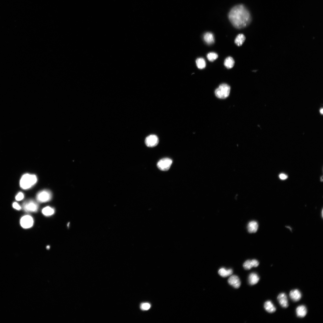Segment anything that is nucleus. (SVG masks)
Wrapping results in <instances>:
<instances>
[{
	"mask_svg": "<svg viewBox=\"0 0 323 323\" xmlns=\"http://www.w3.org/2000/svg\"><path fill=\"white\" fill-rule=\"evenodd\" d=\"M228 17L232 25L238 29L247 26L251 20L249 11L243 5H238L232 8L229 13Z\"/></svg>",
	"mask_w": 323,
	"mask_h": 323,
	"instance_id": "obj_1",
	"label": "nucleus"
},
{
	"mask_svg": "<svg viewBox=\"0 0 323 323\" xmlns=\"http://www.w3.org/2000/svg\"><path fill=\"white\" fill-rule=\"evenodd\" d=\"M37 181L35 175L29 174L23 175L20 181V187L24 189H29L33 186Z\"/></svg>",
	"mask_w": 323,
	"mask_h": 323,
	"instance_id": "obj_2",
	"label": "nucleus"
},
{
	"mask_svg": "<svg viewBox=\"0 0 323 323\" xmlns=\"http://www.w3.org/2000/svg\"><path fill=\"white\" fill-rule=\"evenodd\" d=\"M230 90V87L228 84L222 83L216 90L215 94L219 99H226L229 96Z\"/></svg>",
	"mask_w": 323,
	"mask_h": 323,
	"instance_id": "obj_3",
	"label": "nucleus"
},
{
	"mask_svg": "<svg viewBox=\"0 0 323 323\" xmlns=\"http://www.w3.org/2000/svg\"><path fill=\"white\" fill-rule=\"evenodd\" d=\"M24 211L27 213H35L38 211L39 205L35 201L30 200L25 201L23 205Z\"/></svg>",
	"mask_w": 323,
	"mask_h": 323,
	"instance_id": "obj_4",
	"label": "nucleus"
},
{
	"mask_svg": "<svg viewBox=\"0 0 323 323\" xmlns=\"http://www.w3.org/2000/svg\"><path fill=\"white\" fill-rule=\"evenodd\" d=\"M51 192L48 190H44L38 193L36 196L37 201L40 203H45L50 201L52 199Z\"/></svg>",
	"mask_w": 323,
	"mask_h": 323,
	"instance_id": "obj_5",
	"label": "nucleus"
},
{
	"mask_svg": "<svg viewBox=\"0 0 323 323\" xmlns=\"http://www.w3.org/2000/svg\"><path fill=\"white\" fill-rule=\"evenodd\" d=\"M20 223L22 228L25 229H29L32 228L33 225L34 219L30 215H25L20 219Z\"/></svg>",
	"mask_w": 323,
	"mask_h": 323,
	"instance_id": "obj_6",
	"label": "nucleus"
},
{
	"mask_svg": "<svg viewBox=\"0 0 323 323\" xmlns=\"http://www.w3.org/2000/svg\"><path fill=\"white\" fill-rule=\"evenodd\" d=\"M172 163V161L170 159L164 158L158 162L157 166L161 171H167L170 169Z\"/></svg>",
	"mask_w": 323,
	"mask_h": 323,
	"instance_id": "obj_7",
	"label": "nucleus"
},
{
	"mask_svg": "<svg viewBox=\"0 0 323 323\" xmlns=\"http://www.w3.org/2000/svg\"><path fill=\"white\" fill-rule=\"evenodd\" d=\"M159 139L158 136L155 135H151L148 136L146 139L145 142L146 145L149 147H153L156 146L159 143Z\"/></svg>",
	"mask_w": 323,
	"mask_h": 323,
	"instance_id": "obj_8",
	"label": "nucleus"
},
{
	"mask_svg": "<svg viewBox=\"0 0 323 323\" xmlns=\"http://www.w3.org/2000/svg\"><path fill=\"white\" fill-rule=\"evenodd\" d=\"M229 283L236 288H239L241 285L240 279L237 276L233 275L231 276L228 280Z\"/></svg>",
	"mask_w": 323,
	"mask_h": 323,
	"instance_id": "obj_9",
	"label": "nucleus"
},
{
	"mask_svg": "<svg viewBox=\"0 0 323 323\" xmlns=\"http://www.w3.org/2000/svg\"><path fill=\"white\" fill-rule=\"evenodd\" d=\"M278 300L281 306L285 308L288 306V301L286 295L284 293L279 294L278 296Z\"/></svg>",
	"mask_w": 323,
	"mask_h": 323,
	"instance_id": "obj_10",
	"label": "nucleus"
},
{
	"mask_svg": "<svg viewBox=\"0 0 323 323\" xmlns=\"http://www.w3.org/2000/svg\"><path fill=\"white\" fill-rule=\"evenodd\" d=\"M259 264V262L256 259L247 260L243 264L244 268L246 270L250 269L252 267H257Z\"/></svg>",
	"mask_w": 323,
	"mask_h": 323,
	"instance_id": "obj_11",
	"label": "nucleus"
},
{
	"mask_svg": "<svg viewBox=\"0 0 323 323\" xmlns=\"http://www.w3.org/2000/svg\"><path fill=\"white\" fill-rule=\"evenodd\" d=\"M290 297L291 299L294 302L299 301L302 297L300 292L298 289L292 290L290 293Z\"/></svg>",
	"mask_w": 323,
	"mask_h": 323,
	"instance_id": "obj_12",
	"label": "nucleus"
},
{
	"mask_svg": "<svg viewBox=\"0 0 323 323\" xmlns=\"http://www.w3.org/2000/svg\"><path fill=\"white\" fill-rule=\"evenodd\" d=\"M296 312L298 317L300 318H303L307 315V309L304 305H300L297 307Z\"/></svg>",
	"mask_w": 323,
	"mask_h": 323,
	"instance_id": "obj_13",
	"label": "nucleus"
},
{
	"mask_svg": "<svg viewBox=\"0 0 323 323\" xmlns=\"http://www.w3.org/2000/svg\"><path fill=\"white\" fill-rule=\"evenodd\" d=\"M258 224L256 221H251L248 225V230L250 233H255L258 230Z\"/></svg>",
	"mask_w": 323,
	"mask_h": 323,
	"instance_id": "obj_14",
	"label": "nucleus"
},
{
	"mask_svg": "<svg viewBox=\"0 0 323 323\" xmlns=\"http://www.w3.org/2000/svg\"><path fill=\"white\" fill-rule=\"evenodd\" d=\"M264 306L265 310L269 313H273L276 311V307L270 301L266 302L264 304Z\"/></svg>",
	"mask_w": 323,
	"mask_h": 323,
	"instance_id": "obj_15",
	"label": "nucleus"
},
{
	"mask_svg": "<svg viewBox=\"0 0 323 323\" xmlns=\"http://www.w3.org/2000/svg\"><path fill=\"white\" fill-rule=\"evenodd\" d=\"M204 39L206 42L209 45H211L214 43V36L211 33H206L204 35Z\"/></svg>",
	"mask_w": 323,
	"mask_h": 323,
	"instance_id": "obj_16",
	"label": "nucleus"
},
{
	"mask_svg": "<svg viewBox=\"0 0 323 323\" xmlns=\"http://www.w3.org/2000/svg\"><path fill=\"white\" fill-rule=\"evenodd\" d=\"M259 277L256 273L251 274L249 277L248 281L249 284L251 285L257 284L259 281Z\"/></svg>",
	"mask_w": 323,
	"mask_h": 323,
	"instance_id": "obj_17",
	"label": "nucleus"
},
{
	"mask_svg": "<svg viewBox=\"0 0 323 323\" xmlns=\"http://www.w3.org/2000/svg\"><path fill=\"white\" fill-rule=\"evenodd\" d=\"M218 273L221 276L226 277L231 276L233 274V271L232 269L227 270L224 268H222L219 270Z\"/></svg>",
	"mask_w": 323,
	"mask_h": 323,
	"instance_id": "obj_18",
	"label": "nucleus"
},
{
	"mask_svg": "<svg viewBox=\"0 0 323 323\" xmlns=\"http://www.w3.org/2000/svg\"><path fill=\"white\" fill-rule=\"evenodd\" d=\"M246 39L245 36L243 34H239L235 40V43L238 46H241Z\"/></svg>",
	"mask_w": 323,
	"mask_h": 323,
	"instance_id": "obj_19",
	"label": "nucleus"
},
{
	"mask_svg": "<svg viewBox=\"0 0 323 323\" xmlns=\"http://www.w3.org/2000/svg\"><path fill=\"white\" fill-rule=\"evenodd\" d=\"M55 212L54 209L50 206H47L44 208L42 210V213L47 216H49L53 215Z\"/></svg>",
	"mask_w": 323,
	"mask_h": 323,
	"instance_id": "obj_20",
	"label": "nucleus"
},
{
	"mask_svg": "<svg viewBox=\"0 0 323 323\" xmlns=\"http://www.w3.org/2000/svg\"><path fill=\"white\" fill-rule=\"evenodd\" d=\"M235 61L231 57H229L227 58L224 62V65L228 69L232 68L234 66Z\"/></svg>",
	"mask_w": 323,
	"mask_h": 323,
	"instance_id": "obj_21",
	"label": "nucleus"
},
{
	"mask_svg": "<svg viewBox=\"0 0 323 323\" xmlns=\"http://www.w3.org/2000/svg\"><path fill=\"white\" fill-rule=\"evenodd\" d=\"M196 66L200 69L204 68L206 66V63L205 60L202 58H199L196 61Z\"/></svg>",
	"mask_w": 323,
	"mask_h": 323,
	"instance_id": "obj_22",
	"label": "nucleus"
},
{
	"mask_svg": "<svg viewBox=\"0 0 323 323\" xmlns=\"http://www.w3.org/2000/svg\"><path fill=\"white\" fill-rule=\"evenodd\" d=\"M207 58L210 61L213 62L216 60L218 57V54L213 52L208 53L207 56Z\"/></svg>",
	"mask_w": 323,
	"mask_h": 323,
	"instance_id": "obj_23",
	"label": "nucleus"
},
{
	"mask_svg": "<svg viewBox=\"0 0 323 323\" xmlns=\"http://www.w3.org/2000/svg\"><path fill=\"white\" fill-rule=\"evenodd\" d=\"M151 307L150 304L148 303H143L140 306V307L143 310H148Z\"/></svg>",
	"mask_w": 323,
	"mask_h": 323,
	"instance_id": "obj_24",
	"label": "nucleus"
},
{
	"mask_svg": "<svg viewBox=\"0 0 323 323\" xmlns=\"http://www.w3.org/2000/svg\"><path fill=\"white\" fill-rule=\"evenodd\" d=\"M24 198L23 194L22 192H20L16 195V199L17 201H20L23 200Z\"/></svg>",
	"mask_w": 323,
	"mask_h": 323,
	"instance_id": "obj_25",
	"label": "nucleus"
},
{
	"mask_svg": "<svg viewBox=\"0 0 323 323\" xmlns=\"http://www.w3.org/2000/svg\"><path fill=\"white\" fill-rule=\"evenodd\" d=\"M13 207L16 210H20L21 209V207L17 202H14L12 205Z\"/></svg>",
	"mask_w": 323,
	"mask_h": 323,
	"instance_id": "obj_26",
	"label": "nucleus"
},
{
	"mask_svg": "<svg viewBox=\"0 0 323 323\" xmlns=\"http://www.w3.org/2000/svg\"><path fill=\"white\" fill-rule=\"evenodd\" d=\"M279 177L280 178V179H281V180H286L288 177L287 175H286L284 174H283V173L280 174L279 175Z\"/></svg>",
	"mask_w": 323,
	"mask_h": 323,
	"instance_id": "obj_27",
	"label": "nucleus"
},
{
	"mask_svg": "<svg viewBox=\"0 0 323 323\" xmlns=\"http://www.w3.org/2000/svg\"><path fill=\"white\" fill-rule=\"evenodd\" d=\"M320 113L322 114L323 113V110L322 108H321L320 110Z\"/></svg>",
	"mask_w": 323,
	"mask_h": 323,
	"instance_id": "obj_28",
	"label": "nucleus"
}]
</instances>
